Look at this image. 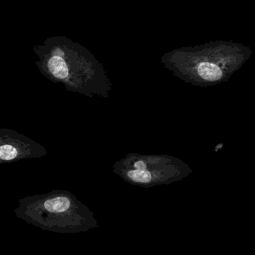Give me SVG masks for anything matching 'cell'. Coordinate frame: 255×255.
Segmentation results:
<instances>
[{"label":"cell","mask_w":255,"mask_h":255,"mask_svg":"<svg viewBox=\"0 0 255 255\" xmlns=\"http://www.w3.org/2000/svg\"><path fill=\"white\" fill-rule=\"evenodd\" d=\"M186 50V81L197 86H212L225 81L240 63L243 55L237 56L241 48L228 47H205ZM243 54V53H241Z\"/></svg>","instance_id":"obj_1"},{"label":"cell","mask_w":255,"mask_h":255,"mask_svg":"<svg viewBox=\"0 0 255 255\" xmlns=\"http://www.w3.org/2000/svg\"><path fill=\"white\" fill-rule=\"evenodd\" d=\"M193 173L187 163L171 156H151L135 161L127 177L134 183L145 185L169 184Z\"/></svg>","instance_id":"obj_2"},{"label":"cell","mask_w":255,"mask_h":255,"mask_svg":"<svg viewBox=\"0 0 255 255\" xmlns=\"http://www.w3.org/2000/svg\"><path fill=\"white\" fill-rule=\"evenodd\" d=\"M71 200L66 196H56L46 200L44 208L52 213H62L71 208Z\"/></svg>","instance_id":"obj_3"},{"label":"cell","mask_w":255,"mask_h":255,"mask_svg":"<svg viewBox=\"0 0 255 255\" xmlns=\"http://www.w3.org/2000/svg\"><path fill=\"white\" fill-rule=\"evenodd\" d=\"M50 72L58 79H65L68 75V68L64 59L60 56H53L48 62Z\"/></svg>","instance_id":"obj_4"},{"label":"cell","mask_w":255,"mask_h":255,"mask_svg":"<svg viewBox=\"0 0 255 255\" xmlns=\"http://www.w3.org/2000/svg\"><path fill=\"white\" fill-rule=\"evenodd\" d=\"M18 156V150L9 144H2L0 147V159L2 161L13 160Z\"/></svg>","instance_id":"obj_5"},{"label":"cell","mask_w":255,"mask_h":255,"mask_svg":"<svg viewBox=\"0 0 255 255\" xmlns=\"http://www.w3.org/2000/svg\"></svg>","instance_id":"obj_6"}]
</instances>
